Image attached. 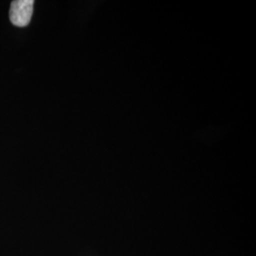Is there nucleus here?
<instances>
[{
	"label": "nucleus",
	"instance_id": "f257e3e1",
	"mask_svg": "<svg viewBox=\"0 0 256 256\" xmlns=\"http://www.w3.org/2000/svg\"><path fill=\"white\" fill-rule=\"evenodd\" d=\"M34 0H16L10 4V20L18 27H26L28 25L32 12H34Z\"/></svg>",
	"mask_w": 256,
	"mask_h": 256
}]
</instances>
